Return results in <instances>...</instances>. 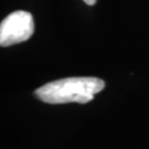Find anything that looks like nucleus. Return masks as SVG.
Segmentation results:
<instances>
[{"label":"nucleus","instance_id":"nucleus-2","mask_svg":"<svg viewBox=\"0 0 149 149\" xmlns=\"http://www.w3.org/2000/svg\"><path fill=\"white\" fill-rule=\"evenodd\" d=\"M34 23L28 11H15L5 18L0 24V44L9 47L27 41L33 34Z\"/></svg>","mask_w":149,"mask_h":149},{"label":"nucleus","instance_id":"nucleus-1","mask_svg":"<svg viewBox=\"0 0 149 149\" xmlns=\"http://www.w3.org/2000/svg\"><path fill=\"white\" fill-rule=\"evenodd\" d=\"M104 86V81L97 77H66L39 87L34 91V96L49 104H85L92 101L95 94L103 91Z\"/></svg>","mask_w":149,"mask_h":149},{"label":"nucleus","instance_id":"nucleus-3","mask_svg":"<svg viewBox=\"0 0 149 149\" xmlns=\"http://www.w3.org/2000/svg\"><path fill=\"white\" fill-rule=\"evenodd\" d=\"M84 2H86L88 6H93V5H95L96 0H84Z\"/></svg>","mask_w":149,"mask_h":149}]
</instances>
